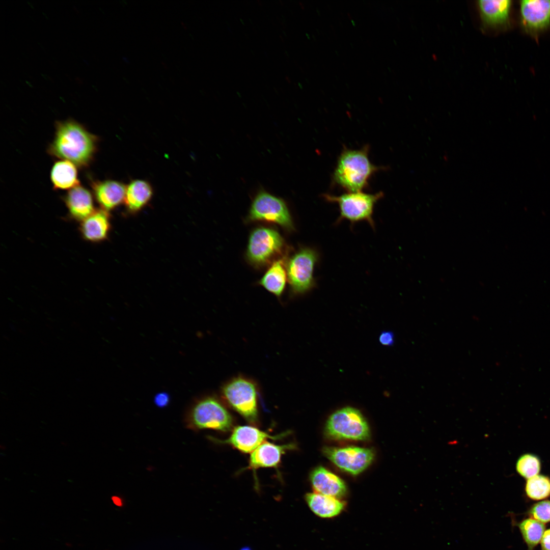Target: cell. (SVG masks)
<instances>
[{"mask_svg": "<svg viewBox=\"0 0 550 550\" xmlns=\"http://www.w3.org/2000/svg\"><path fill=\"white\" fill-rule=\"evenodd\" d=\"M222 395L228 404L246 421L258 420V391L256 383L243 376H237L226 383Z\"/></svg>", "mask_w": 550, "mask_h": 550, "instance_id": "6", "label": "cell"}, {"mask_svg": "<svg viewBox=\"0 0 550 550\" xmlns=\"http://www.w3.org/2000/svg\"><path fill=\"white\" fill-rule=\"evenodd\" d=\"M325 432L327 436L336 439L364 441L370 436L366 419L358 409L351 407L341 408L331 415Z\"/></svg>", "mask_w": 550, "mask_h": 550, "instance_id": "7", "label": "cell"}, {"mask_svg": "<svg viewBox=\"0 0 550 550\" xmlns=\"http://www.w3.org/2000/svg\"><path fill=\"white\" fill-rule=\"evenodd\" d=\"M294 448L293 444L278 445L265 441L251 453L248 469L255 470L260 468H277L282 455Z\"/></svg>", "mask_w": 550, "mask_h": 550, "instance_id": "15", "label": "cell"}, {"mask_svg": "<svg viewBox=\"0 0 550 550\" xmlns=\"http://www.w3.org/2000/svg\"><path fill=\"white\" fill-rule=\"evenodd\" d=\"M286 260L284 257L274 261L259 281L260 285L278 297L283 294L287 279Z\"/></svg>", "mask_w": 550, "mask_h": 550, "instance_id": "21", "label": "cell"}, {"mask_svg": "<svg viewBox=\"0 0 550 550\" xmlns=\"http://www.w3.org/2000/svg\"><path fill=\"white\" fill-rule=\"evenodd\" d=\"M233 418L216 398L206 397L197 401L191 409L188 423L195 429H211L228 431L232 427Z\"/></svg>", "mask_w": 550, "mask_h": 550, "instance_id": "8", "label": "cell"}, {"mask_svg": "<svg viewBox=\"0 0 550 550\" xmlns=\"http://www.w3.org/2000/svg\"><path fill=\"white\" fill-rule=\"evenodd\" d=\"M318 252L302 247L286 260V269L290 291L294 295L307 293L316 286L314 277L315 265L319 261Z\"/></svg>", "mask_w": 550, "mask_h": 550, "instance_id": "5", "label": "cell"}, {"mask_svg": "<svg viewBox=\"0 0 550 550\" xmlns=\"http://www.w3.org/2000/svg\"><path fill=\"white\" fill-rule=\"evenodd\" d=\"M285 249L284 240L277 230L259 227L250 234L245 256L251 264L261 268L284 257Z\"/></svg>", "mask_w": 550, "mask_h": 550, "instance_id": "4", "label": "cell"}, {"mask_svg": "<svg viewBox=\"0 0 550 550\" xmlns=\"http://www.w3.org/2000/svg\"><path fill=\"white\" fill-rule=\"evenodd\" d=\"M287 435V432L271 435L251 426H238L235 427L229 436L225 440L211 437L215 442L231 445L243 453H252L268 438L277 439Z\"/></svg>", "mask_w": 550, "mask_h": 550, "instance_id": "12", "label": "cell"}, {"mask_svg": "<svg viewBox=\"0 0 550 550\" xmlns=\"http://www.w3.org/2000/svg\"><path fill=\"white\" fill-rule=\"evenodd\" d=\"M368 144L358 149L344 147L332 175V186L346 192L362 191L368 187L374 174L387 170L386 167L377 166L371 162Z\"/></svg>", "mask_w": 550, "mask_h": 550, "instance_id": "2", "label": "cell"}, {"mask_svg": "<svg viewBox=\"0 0 550 550\" xmlns=\"http://www.w3.org/2000/svg\"><path fill=\"white\" fill-rule=\"evenodd\" d=\"M379 341L383 345L392 346L394 343V335L391 331H382L379 336Z\"/></svg>", "mask_w": 550, "mask_h": 550, "instance_id": "27", "label": "cell"}, {"mask_svg": "<svg viewBox=\"0 0 550 550\" xmlns=\"http://www.w3.org/2000/svg\"><path fill=\"white\" fill-rule=\"evenodd\" d=\"M322 451L338 468L352 475L359 474L364 471L371 464L374 456L372 450L358 447H326Z\"/></svg>", "mask_w": 550, "mask_h": 550, "instance_id": "10", "label": "cell"}, {"mask_svg": "<svg viewBox=\"0 0 550 550\" xmlns=\"http://www.w3.org/2000/svg\"><path fill=\"white\" fill-rule=\"evenodd\" d=\"M477 3L484 28H499L508 24L511 1L480 0Z\"/></svg>", "mask_w": 550, "mask_h": 550, "instance_id": "16", "label": "cell"}, {"mask_svg": "<svg viewBox=\"0 0 550 550\" xmlns=\"http://www.w3.org/2000/svg\"><path fill=\"white\" fill-rule=\"evenodd\" d=\"M541 464L537 457L530 454L521 456L517 460L516 470L522 477L530 479L538 475Z\"/></svg>", "mask_w": 550, "mask_h": 550, "instance_id": "25", "label": "cell"}, {"mask_svg": "<svg viewBox=\"0 0 550 550\" xmlns=\"http://www.w3.org/2000/svg\"><path fill=\"white\" fill-rule=\"evenodd\" d=\"M169 401V397L166 393H159L155 397V403L159 407L166 406L168 404Z\"/></svg>", "mask_w": 550, "mask_h": 550, "instance_id": "28", "label": "cell"}, {"mask_svg": "<svg viewBox=\"0 0 550 550\" xmlns=\"http://www.w3.org/2000/svg\"><path fill=\"white\" fill-rule=\"evenodd\" d=\"M153 195V188L147 181L136 179L126 185L124 203L127 210L135 213L145 207Z\"/></svg>", "mask_w": 550, "mask_h": 550, "instance_id": "19", "label": "cell"}, {"mask_svg": "<svg viewBox=\"0 0 550 550\" xmlns=\"http://www.w3.org/2000/svg\"><path fill=\"white\" fill-rule=\"evenodd\" d=\"M305 499L311 510L321 518L337 516L345 506L344 503L338 498L317 492L307 493Z\"/></svg>", "mask_w": 550, "mask_h": 550, "instance_id": "20", "label": "cell"}, {"mask_svg": "<svg viewBox=\"0 0 550 550\" xmlns=\"http://www.w3.org/2000/svg\"><path fill=\"white\" fill-rule=\"evenodd\" d=\"M526 492L529 498L534 500L547 498L550 496V479L538 475L528 479Z\"/></svg>", "mask_w": 550, "mask_h": 550, "instance_id": "24", "label": "cell"}, {"mask_svg": "<svg viewBox=\"0 0 550 550\" xmlns=\"http://www.w3.org/2000/svg\"><path fill=\"white\" fill-rule=\"evenodd\" d=\"M521 24L525 30L536 34L550 25V0H524L520 2Z\"/></svg>", "mask_w": 550, "mask_h": 550, "instance_id": "11", "label": "cell"}, {"mask_svg": "<svg viewBox=\"0 0 550 550\" xmlns=\"http://www.w3.org/2000/svg\"><path fill=\"white\" fill-rule=\"evenodd\" d=\"M110 228L108 212L100 209H96L92 214L81 222L79 230L84 239L92 242H98L107 238Z\"/></svg>", "mask_w": 550, "mask_h": 550, "instance_id": "17", "label": "cell"}, {"mask_svg": "<svg viewBox=\"0 0 550 550\" xmlns=\"http://www.w3.org/2000/svg\"><path fill=\"white\" fill-rule=\"evenodd\" d=\"M92 196L87 188L80 184L69 189L64 198L69 216L81 222L92 214L96 210Z\"/></svg>", "mask_w": 550, "mask_h": 550, "instance_id": "14", "label": "cell"}, {"mask_svg": "<svg viewBox=\"0 0 550 550\" xmlns=\"http://www.w3.org/2000/svg\"><path fill=\"white\" fill-rule=\"evenodd\" d=\"M98 137L73 119L58 121L48 151L53 157L68 160L77 167H88L96 152Z\"/></svg>", "mask_w": 550, "mask_h": 550, "instance_id": "1", "label": "cell"}, {"mask_svg": "<svg viewBox=\"0 0 550 550\" xmlns=\"http://www.w3.org/2000/svg\"><path fill=\"white\" fill-rule=\"evenodd\" d=\"M91 186L101 209L107 212L124 202L126 185L114 180H92Z\"/></svg>", "mask_w": 550, "mask_h": 550, "instance_id": "13", "label": "cell"}, {"mask_svg": "<svg viewBox=\"0 0 550 550\" xmlns=\"http://www.w3.org/2000/svg\"><path fill=\"white\" fill-rule=\"evenodd\" d=\"M240 550H252V549H251V548H250L249 547H248V546H245V547H242V548H241V549H240Z\"/></svg>", "mask_w": 550, "mask_h": 550, "instance_id": "31", "label": "cell"}, {"mask_svg": "<svg viewBox=\"0 0 550 550\" xmlns=\"http://www.w3.org/2000/svg\"><path fill=\"white\" fill-rule=\"evenodd\" d=\"M76 167L67 160L57 161L50 171V179L53 188L56 189H70L80 184Z\"/></svg>", "mask_w": 550, "mask_h": 550, "instance_id": "22", "label": "cell"}, {"mask_svg": "<svg viewBox=\"0 0 550 550\" xmlns=\"http://www.w3.org/2000/svg\"><path fill=\"white\" fill-rule=\"evenodd\" d=\"M248 220L275 224L287 231L294 229L291 215L284 201L266 191L259 193L254 199Z\"/></svg>", "mask_w": 550, "mask_h": 550, "instance_id": "9", "label": "cell"}, {"mask_svg": "<svg viewBox=\"0 0 550 550\" xmlns=\"http://www.w3.org/2000/svg\"><path fill=\"white\" fill-rule=\"evenodd\" d=\"M533 518L544 524L550 522V501H543L534 504L530 511Z\"/></svg>", "mask_w": 550, "mask_h": 550, "instance_id": "26", "label": "cell"}, {"mask_svg": "<svg viewBox=\"0 0 550 550\" xmlns=\"http://www.w3.org/2000/svg\"><path fill=\"white\" fill-rule=\"evenodd\" d=\"M518 527L528 550H533L541 541L545 529L544 524L533 518H529L522 520Z\"/></svg>", "mask_w": 550, "mask_h": 550, "instance_id": "23", "label": "cell"}, {"mask_svg": "<svg viewBox=\"0 0 550 550\" xmlns=\"http://www.w3.org/2000/svg\"><path fill=\"white\" fill-rule=\"evenodd\" d=\"M542 550H550V529L544 531L541 540Z\"/></svg>", "mask_w": 550, "mask_h": 550, "instance_id": "29", "label": "cell"}, {"mask_svg": "<svg viewBox=\"0 0 550 550\" xmlns=\"http://www.w3.org/2000/svg\"><path fill=\"white\" fill-rule=\"evenodd\" d=\"M310 480L317 493L338 499L346 493V487L343 481L322 466L317 467L311 472Z\"/></svg>", "mask_w": 550, "mask_h": 550, "instance_id": "18", "label": "cell"}, {"mask_svg": "<svg viewBox=\"0 0 550 550\" xmlns=\"http://www.w3.org/2000/svg\"><path fill=\"white\" fill-rule=\"evenodd\" d=\"M383 196L382 191L375 194L363 191L346 192L339 196L326 193L322 194V197L325 200L336 203L339 207L340 214L336 224L344 219L349 221L351 225L365 221L373 229L375 227L373 218L374 208Z\"/></svg>", "mask_w": 550, "mask_h": 550, "instance_id": "3", "label": "cell"}, {"mask_svg": "<svg viewBox=\"0 0 550 550\" xmlns=\"http://www.w3.org/2000/svg\"><path fill=\"white\" fill-rule=\"evenodd\" d=\"M113 501L114 503L116 505H117V506H119L120 505L121 502H120V500L119 499V498H117L116 497H114L113 498Z\"/></svg>", "mask_w": 550, "mask_h": 550, "instance_id": "30", "label": "cell"}]
</instances>
